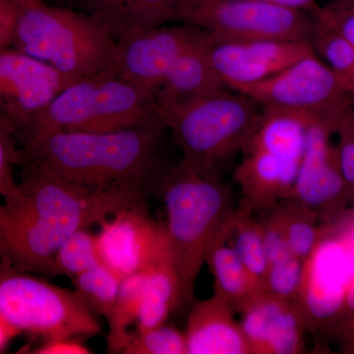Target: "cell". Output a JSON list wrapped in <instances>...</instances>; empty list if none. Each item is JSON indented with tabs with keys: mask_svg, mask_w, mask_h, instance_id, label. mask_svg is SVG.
Wrapping results in <instances>:
<instances>
[{
	"mask_svg": "<svg viewBox=\"0 0 354 354\" xmlns=\"http://www.w3.org/2000/svg\"><path fill=\"white\" fill-rule=\"evenodd\" d=\"M184 23L196 26L218 41L311 44L316 34L315 22L309 12L258 0L197 2L190 7Z\"/></svg>",
	"mask_w": 354,
	"mask_h": 354,
	"instance_id": "9c48e42d",
	"label": "cell"
},
{
	"mask_svg": "<svg viewBox=\"0 0 354 354\" xmlns=\"http://www.w3.org/2000/svg\"><path fill=\"white\" fill-rule=\"evenodd\" d=\"M211 36L186 51L167 74L156 94L160 113L227 88L208 55Z\"/></svg>",
	"mask_w": 354,
	"mask_h": 354,
	"instance_id": "ac0fdd59",
	"label": "cell"
},
{
	"mask_svg": "<svg viewBox=\"0 0 354 354\" xmlns=\"http://www.w3.org/2000/svg\"><path fill=\"white\" fill-rule=\"evenodd\" d=\"M189 1H190L191 6H192L193 4L197 3V2H200V1H205V0H189ZM188 11H189V10H188ZM186 15H187V14H186Z\"/></svg>",
	"mask_w": 354,
	"mask_h": 354,
	"instance_id": "b9f144b4",
	"label": "cell"
},
{
	"mask_svg": "<svg viewBox=\"0 0 354 354\" xmlns=\"http://www.w3.org/2000/svg\"><path fill=\"white\" fill-rule=\"evenodd\" d=\"M15 1H18V0H15Z\"/></svg>",
	"mask_w": 354,
	"mask_h": 354,
	"instance_id": "7bdbcfd3",
	"label": "cell"
},
{
	"mask_svg": "<svg viewBox=\"0 0 354 354\" xmlns=\"http://www.w3.org/2000/svg\"><path fill=\"white\" fill-rule=\"evenodd\" d=\"M38 354H88L92 353L88 346L76 337H55L44 339L43 344L34 349Z\"/></svg>",
	"mask_w": 354,
	"mask_h": 354,
	"instance_id": "836d02e7",
	"label": "cell"
},
{
	"mask_svg": "<svg viewBox=\"0 0 354 354\" xmlns=\"http://www.w3.org/2000/svg\"><path fill=\"white\" fill-rule=\"evenodd\" d=\"M315 30L335 32L354 46V9L330 2L317 6L311 12Z\"/></svg>",
	"mask_w": 354,
	"mask_h": 354,
	"instance_id": "1f68e13d",
	"label": "cell"
},
{
	"mask_svg": "<svg viewBox=\"0 0 354 354\" xmlns=\"http://www.w3.org/2000/svg\"><path fill=\"white\" fill-rule=\"evenodd\" d=\"M317 333L335 344L342 353L354 354V281L334 313L324 321Z\"/></svg>",
	"mask_w": 354,
	"mask_h": 354,
	"instance_id": "f1b7e54d",
	"label": "cell"
},
{
	"mask_svg": "<svg viewBox=\"0 0 354 354\" xmlns=\"http://www.w3.org/2000/svg\"><path fill=\"white\" fill-rule=\"evenodd\" d=\"M310 114L264 108L235 169L239 207L262 214L290 199L306 145Z\"/></svg>",
	"mask_w": 354,
	"mask_h": 354,
	"instance_id": "52a82bcc",
	"label": "cell"
},
{
	"mask_svg": "<svg viewBox=\"0 0 354 354\" xmlns=\"http://www.w3.org/2000/svg\"><path fill=\"white\" fill-rule=\"evenodd\" d=\"M15 10V0H0V27H12Z\"/></svg>",
	"mask_w": 354,
	"mask_h": 354,
	"instance_id": "8d00e7d4",
	"label": "cell"
},
{
	"mask_svg": "<svg viewBox=\"0 0 354 354\" xmlns=\"http://www.w3.org/2000/svg\"><path fill=\"white\" fill-rule=\"evenodd\" d=\"M165 130L158 118L113 131H39L20 137L19 143L25 160L46 165L76 185L148 195L169 169L162 157Z\"/></svg>",
	"mask_w": 354,
	"mask_h": 354,
	"instance_id": "7a4b0ae2",
	"label": "cell"
},
{
	"mask_svg": "<svg viewBox=\"0 0 354 354\" xmlns=\"http://www.w3.org/2000/svg\"><path fill=\"white\" fill-rule=\"evenodd\" d=\"M223 88L160 113L183 152L184 162L206 174L221 171L243 152L257 129V104L241 93Z\"/></svg>",
	"mask_w": 354,
	"mask_h": 354,
	"instance_id": "5b68a950",
	"label": "cell"
},
{
	"mask_svg": "<svg viewBox=\"0 0 354 354\" xmlns=\"http://www.w3.org/2000/svg\"><path fill=\"white\" fill-rule=\"evenodd\" d=\"M230 235L232 228L214 242L205 263L208 264L214 277V293L225 298L239 313L255 295L264 290L242 264L234 246L227 244Z\"/></svg>",
	"mask_w": 354,
	"mask_h": 354,
	"instance_id": "ffe728a7",
	"label": "cell"
},
{
	"mask_svg": "<svg viewBox=\"0 0 354 354\" xmlns=\"http://www.w3.org/2000/svg\"><path fill=\"white\" fill-rule=\"evenodd\" d=\"M230 241L242 264L264 290L269 263L266 255L262 228L252 212L241 207L234 209Z\"/></svg>",
	"mask_w": 354,
	"mask_h": 354,
	"instance_id": "603a6c76",
	"label": "cell"
},
{
	"mask_svg": "<svg viewBox=\"0 0 354 354\" xmlns=\"http://www.w3.org/2000/svg\"><path fill=\"white\" fill-rule=\"evenodd\" d=\"M330 2L348 8L354 9V0H330Z\"/></svg>",
	"mask_w": 354,
	"mask_h": 354,
	"instance_id": "ab89813d",
	"label": "cell"
},
{
	"mask_svg": "<svg viewBox=\"0 0 354 354\" xmlns=\"http://www.w3.org/2000/svg\"><path fill=\"white\" fill-rule=\"evenodd\" d=\"M16 335L17 333L0 318V351L6 348Z\"/></svg>",
	"mask_w": 354,
	"mask_h": 354,
	"instance_id": "74e56055",
	"label": "cell"
},
{
	"mask_svg": "<svg viewBox=\"0 0 354 354\" xmlns=\"http://www.w3.org/2000/svg\"><path fill=\"white\" fill-rule=\"evenodd\" d=\"M158 118L155 95L109 69L69 84L18 139L50 130L113 131Z\"/></svg>",
	"mask_w": 354,
	"mask_h": 354,
	"instance_id": "8992f818",
	"label": "cell"
},
{
	"mask_svg": "<svg viewBox=\"0 0 354 354\" xmlns=\"http://www.w3.org/2000/svg\"><path fill=\"white\" fill-rule=\"evenodd\" d=\"M232 90L250 97L264 108L285 109L341 120L354 106L351 94L315 51L276 75Z\"/></svg>",
	"mask_w": 354,
	"mask_h": 354,
	"instance_id": "30bf717a",
	"label": "cell"
},
{
	"mask_svg": "<svg viewBox=\"0 0 354 354\" xmlns=\"http://www.w3.org/2000/svg\"><path fill=\"white\" fill-rule=\"evenodd\" d=\"M9 46L74 80L118 64L116 41L99 21L44 0L16 1Z\"/></svg>",
	"mask_w": 354,
	"mask_h": 354,
	"instance_id": "277c9868",
	"label": "cell"
},
{
	"mask_svg": "<svg viewBox=\"0 0 354 354\" xmlns=\"http://www.w3.org/2000/svg\"><path fill=\"white\" fill-rule=\"evenodd\" d=\"M180 308L179 286L171 261L147 271L145 288L136 330L160 327L167 323L171 312Z\"/></svg>",
	"mask_w": 354,
	"mask_h": 354,
	"instance_id": "44dd1931",
	"label": "cell"
},
{
	"mask_svg": "<svg viewBox=\"0 0 354 354\" xmlns=\"http://www.w3.org/2000/svg\"><path fill=\"white\" fill-rule=\"evenodd\" d=\"M15 127L0 114V199L15 183V169L24 162Z\"/></svg>",
	"mask_w": 354,
	"mask_h": 354,
	"instance_id": "4dcf8cb0",
	"label": "cell"
},
{
	"mask_svg": "<svg viewBox=\"0 0 354 354\" xmlns=\"http://www.w3.org/2000/svg\"><path fill=\"white\" fill-rule=\"evenodd\" d=\"M241 329L251 354L305 353L307 324L297 301L263 290L241 310Z\"/></svg>",
	"mask_w": 354,
	"mask_h": 354,
	"instance_id": "2e32d148",
	"label": "cell"
},
{
	"mask_svg": "<svg viewBox=\"0 0 354 354\" xmlns=\"http://www.w3.org/2000/svg\"><path fill=\"white\" fill-rule=\"evenodd\" d=\"M258 1L267 2L274 6L288 7V8L297 9V10L311 12L318 6L317 0H258Z\"/></svg>",
	"mask_w": 354,
	"mask_h": 354,
	"instance_id": "d590c367",
	"label": "cell"
},
{
	"mask_svg": "<svg viewBox=\"0 0 354 354\" xmlns=\"http://www.w3.org/2000/svg\"><path fill=\"white\" fill-rule=\"evenodd\" d=\"M292 253L301 261L308 259L318 244L334 234L342 227L327 225L313 211L293 199L283 200L277 205Z\"/></svg>",
	"mask_w": 354,
	"mask_h": 354,
	"instance_id": "7402d4cb",
	"label": "cell"
},
{
	"mask_svg": "<svg viewBox=\"0 0 354 354\" xmlns=\"http://www.w3.org/2000/svg\"><path fill=\"white\" fill-rule=\"evenodd\" d=\"M311 44L286 41H218L212 38L208 55L230 88L276 75L310 53Z\"/></svg>",
	"mask_w": 354,
	"mask_h": 354,
	"instance_id": "9a60e30c",
	"label": "cell"
},
{
	"mask_svg": "<svg viewBox=\"0 0 354 354\" xmlns=\"http://www.w3.org/2000/svg\"><path fill=\"white\" fill-rule=\"evenodd\" d=\"M101 263L97 235L91 228L77 230L57 249L53 261L51 278L67 277L70 279Z\"/></svg>",
	"mask_w": 354,
	"mask_h": 354,
	"instance_id": "484cf974",
	"label": "cell"
},
{
	"mask_svg": "<svg viewBox=\"0 0 354 354\" xmlns=\"http://www.w3.org/2000/svg\"><path fill=\"white\" fill-rule=\"evenodd\" d=\"M304 261L297 256L269 266L264 290L274 297L297 301L304 272Z\"/></svg>",
	"mask_w": 354,
	"mask_h": 354,
	"instance_id": "f546056e",
	"label": "cell"
},
{
	"mask_svg": "<svg viewBox=\"0 0 354 354\" xmlns=\"http://www.w3.org/2000/svg\"><path fill=\"white\" fill-rule=\"evenodd\" d=\"M99 227L100 259L121 279L171 261L165 223L153 218L147 200L127 205Z\"/></svg>",
	"mask_w": 354,
	"mask_h": 354,
	"instance_id": "8fae6325",
	"label": "cell"
},
{
	"mask_svg": "<svg viewBox=\"0 0 354 354\" xmlns=\"http://www.w3.org/2000/svg\"><path fill=\"white\" fill-rule=\"evenodd\" d=\"M21 167L0 203V260L44 278H51L55 254L70 235L147 200L139 191L88 189L32 160Z\"/></svg>",
	"mask_w": 354,
	"mask_h": 354,
	"instance_id": "6da1fadb",
	"label": "cell"
},
{
	"mask_svg": "<svg viewBox=\"0 0 354 354\" xmlns=\"http://www.w3.org/2000/svg\"><path fill=\"white\" fill-rule=\"evenodd\" d=\"M158 189L183 307L194 299L195 283L209 248L232 228V189L220 176L199 171L183 160L165 171Z\"/></svg>",
	"mask_w": 354,
	"mask_h": 354,
	"instance_id": "3957f363",
	"label": "cell"
},
{
	"mask_svg": "<svg viewBox=\"0 0 354 354\" xmlns=\"http://www.w3.org/2000/svg\"><path fill=\"white\" fill-rule=\"evenodd\" d=\"M339 121L310 118L304 157L290 197L313 211L327 225L342 223L351 213L337 146L330 141Z\"/></svg>",
	"mask_w": 354,
	"mask_h": 354,
	"instance_id": "7c38bea8",
	"label": "cell"
},
{
	"mask_svg": "<svg viewBox=\"0 0 354 354\" xmlns=\"http://www.w3.org/2000/svg\"><path fill=\"white\" fill-rule=\"evenodd\" d=\"M120 353L186 354L184 333L167 323L146 330H130Z\"/></svg>",
	"mask_w": 354,
	"mask_h": 354,
	"instance_id": "4316f807",
	"label": "cell"
},
{
	"mask_svg": "<svg viewBox=\"0 0 354 354\" xmlns=\"http://www.w3.org/2000/svg\"><path fill=\"white\" fill-rule=\"evenodd\" d=\"M11 32L12 27H0V46L10 44Z\"/></svg>",
	"mask_w": 354,
	"mask_h": 354,
	"instance_id": "f35d334b",
	"label": "cell"
},
{
	"mask_svg": "<svg viewBox=\"0 0 354 354\" xmlns=\"http://www.w3.org/2000/svg\"><path fill=\"white\" fill-rule=\"evenodd\" d=\"M186 354H251L234 309L214 293L207 299H193L186 324Z\"/></svg>",
	"mask_w": 354,
	"mask_h": 354,
	"instance_id": "e0dca14e",
	"label": "cell"
},
{
	"mask_svg": "<svg viewBox=\"0 0 354 354\" xmlns=\"http://www.w3.org/2000/svg\"><path fill=\"white\" fill-rule=\"evenodd\" d=\"M311 44L344 88L354 95V46L335 32L318 30Z\"/></svg>",
	"mask_w": 354,
	"mask_h": 354,
	"instance_id": "83f0119b",
	"label": "cell"
},
{
	"mask_svg": "<svg viewBox=\"0 0 354 354\" xmlns=\"http://www.w3.org/2000/svg\"><path fill=\"white\" fill-rule=\"evenodd\" d=\"M209 35L196 26H160L116 41V71L156 97L158 88L186 51L204 43Z\"/></svg>",
	"mask_w": 354,
	"mask_h": 354,
	"instance_id": "5bb4252c",
	"label": "cell"
},
{
	"mask_svg": "<svg viewBox=\"0 0 354 354\" xmlns=\"http://www.w3.org/2000/svg\"><path fill=\"white\" fill-rule=\"evenodd\" d=\"M349 115H351V122H353V128H354V106L353 108L349 109Z\"/></svg>",
	"mask_w": 354,
	"mask_h": 354,
	"instance_id": "60d3db41",
	"label": "cell"
},
{
	"mask_svg": "<svg viewBox=\"0 0 354 354\" xmlns=\"http://www.w3.org/2000/svg\"><path fill=\"white\" fill-rule=\"evenodd\" d=\"M121 279L101 262L71 279L72 290L90 311L108 322L118 300Z\"/></svg>",
	"mask_w": 354,
	"mask_h": 354,
	"instance_id": "cb8c5ba5",
	"label": "cell"
},
{
	"mask_svg": "<svg viewBox=\"0 0 354 354\" xmlns=\"http://www.w3.org/2000/svg\"><path fill=\"white\" fill-rule=\"evenodd\" d=\"M349 109L342 116L335 132L339 137L337 146L339 169L346 185L351 212L354 213V128Z\"/></svg>",
	"mask_w": 354,
	"mask_h": 354,
	"instance_id": "d6a6232c",
	"label": "cell"
},
{
	"mask_svg": "<svg viewBox=\"0 0 354 354\" xmlns=\"http://www.w3.org/2000/svg\"><path fill=\"white\" fill-rule=\"evenodd\" d=\"M75 1L88 15L97 17L108 10L116 0H75Z\"/></svg>",
	"mask_w": 354,
	"mask_h": 354,
	"instance_id": "e575fe53",
	"label": "cell"
},
{
	"mask_svg": "<svg viewBox=\"0 0 354 354\" xmlns=\"http://www.w3.org/2000/svg\"><path fill=\"white\" fill-rule=\"evenodd\" d=\"M147 272H137L121 279L115 306L109 319L108 351L120 353L130 327L138 320L140 307L145 288Z\"/></svg>",
	"mask_w": 354,
	"mask_h": 354,
	"instance_id": "d4e9b609",
	"label": "cell"
},
{
	"mask_svg": "<svg viewBox=\"0 0 354 354\" xmlns=\"http://www.w3.org/2000/svg\"><path fill=\"white\" fill-rule=\"evenodd\" d=\"M0 318L18 335L44 339H86L101 330L97 316L73 290L21 271L3 260H0Z\"/></svg>",
	"mask_w": 354,
	"mask_h": 354,
	"instance_id": "ba28073f",
	"label": "cell"
},
{
	"mask_svg": "<svg viewBox=\"0 0 354 354\" xmlns=\"http://www.w3.org/2000/svg\"><path fill=\"white\" fill-rule=\"evenodd\" d=\"M189 0H116L95 19L115 41L135 32L185 20Z\"/></svg>",
	"mask_w": 354,
	"mask_h": 354,
	"instance_id": "d6986e66",
	"label": "cell"
},
{
	"mask_svg": "<svg viewBox=\"0 0 354 354\" xmlns=\"http://www.w3.org/2000/svg\"><path fill=\"white\" fill-rule=\"evenodd\" d=\"M74 79L10 46H0V114L18 134Z\"/></svg>",
	"mask_w": 354,
	"mask_h": 354,
	"instance_id": "4fadbf2b",
	"label": "cell"
}]
</instances>
